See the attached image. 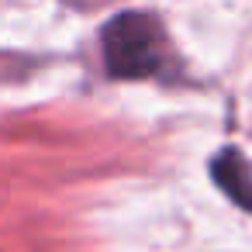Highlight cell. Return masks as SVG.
Returning a JSON list of instances; mask_svg holds the SVG:
<instances>
[{
  "mask_svg": "<svg viewBox=\"0 0 252 252\" xmlns=\"http://www.w3.org/2000/svg\"><path fill=\"white\" fill-rule=\"evenodd\" d=\"M104 66L118 80H145L159 76L169 66V38L159 18L145 11H125L104 25L100 35Z\"/></svg>",
  "mask_w": 252,
  "mask_h": 252,
  "instance_id": "obj_1",
  "label": "cell"
},
{
  "mask_svg": "<svg viewBox=\"0 0 252 252\" xmlns=\"http://www.w3.org/2000/svg\"><path fill=\"white\" fill-rule=\"evenodd\" d=\"M211 176H214V183H218L238 207L252 211V169H249V162L242 159L238 149L218 152L214 162H211Z\"/></svg>",
  "mask_w": 252,
  "mask_h": 252,
  "instance_id": "obj_2",
  "label": "cell"
}]
</instances>
